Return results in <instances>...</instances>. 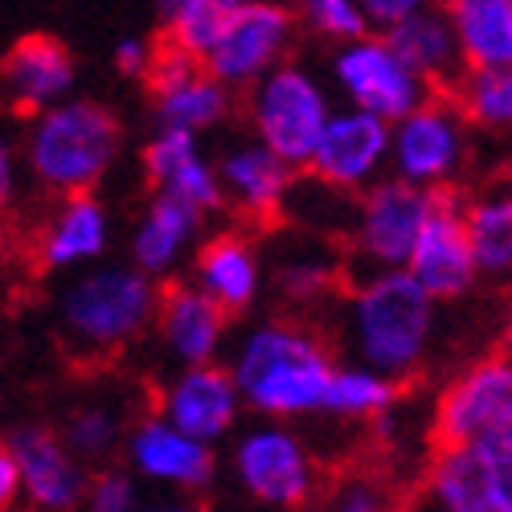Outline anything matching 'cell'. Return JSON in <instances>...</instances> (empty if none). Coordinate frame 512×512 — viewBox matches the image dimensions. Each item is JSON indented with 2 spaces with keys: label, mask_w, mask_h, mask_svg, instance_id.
I'll use <instances>...</instances> for the list:
<instances>
[{
  "label": "cell",
  "mask_w": 512,
  "mask_h": 512,
  "mask_svg": "<svg viewBox=\"0 0 512 512\" xmlns=\"http://www.w3.org/2000/svg\"><path fill=\"white\" fill-rule=\"evenodd\" d=\"M332 95L340 99V107L373 115L381 123H398L410 111H418L422 103H431L435 91L386 46V37L365 33L349 46H336L328 54V78Z\"/></svg>",
  "instance_id": "7"
},
{
  "label": "cell",
  "mask_w": 512,
  "mask_h": 512,
  "mask_svg": "<svg viewBox=\"0 0 512 512\" xmlns=\"http://www.w3.org/2000/svg\"><path fill=\"white\" fill-rule=\"evenodd\" d=\"M267 283V263L263 250L254 246L246 234H218L197 246V263H193V287L205 295L209 304H218L226 316L250 312L259 304Z\"/></svg>",
  "instance_id": "21"
},
{
  "label": "cell",
  "mask_w": 512,
  "mask_h": 512,
  "mask_svg": "<svg viewBox=\"0 0 512 512\" xmlns=\"http://www.w3.org/2000/svg\"><path fill=\"white\" fill-rule=\"evenodd\" d=\"M435 209V193L410 189L394 177H381L373 189H365L353 205L349 226V250L361 263V275L369 271H406L410 250Z\"/></svg>",
  "instance_id": "10"
},
{
  "label": "cell",
  "mask_w": 512,
  "mask_h": 512,
  "mask_svg": "<svg viewBox=\"0 0 512 512\" xmlns=\"http://www.w3.org/2000/svg\"><path fill=\"white\" fill-rule=\"evenodd\" d=\"M140 508H144V488L132 480L123 463L95 467L78 504V512H140Z\"/></svg>",
  "instance_id": "35"
},
{
  "label": "cell",
  "mask_w": 512,
  "mask_h": 512,
  "mask_svg": "<svg viewBox=\"0 0 512 512\" xmlns=\"http://www.w3.org/2000/svg\"><path fill=\"white\" fill-rule=\"evenodd\" d=\"M140 512H209V508L197 500H156V504H144Z\"/></svg>",
  "instance_id": "41"
},
{
  "label": "cell",
  "mask_w": 512,
  "mask_h": 512,
  "mask_svg": "<svg viewBox=\"0 0 512 512\" xmlns=\"http://www.w3.org/2000/svg\"><path fill=\"white\" fill-rule=\"evenodd\" d=\"M17 508H21V480H17L13 455L0 443V512H17Z\"/></svg>",
  "instance_id": "40"
},
{
  "label": "cell",
  "mask_w": 512,
  "mask_h": 512,
  "mask_svg": "<svg viewBox=\"0 0 512 512\" xmlns=\"http://www.w3.org/2000/svg\"><path fill=\"white\" fill-rule=\"evenodd\" d=\"M156 418L177 426L181 435L205 443L218 451V443L234 439L242 426V398L226 365H197V369H177L156 394Z\"/></svg>",
  "instance_id": "16"
},
{
  "label": "cell",
  "mask_w": 512,
  "mask_h": 512,
  "mask_svg": "<svg viewBox=\"0 0 512 512\" xmlns=\"http://www.w3.org/2000/svg\"><path fill=\"white\" fill-rule=\"evenodd\" d=\"M455 111L467 127L484 132H508L512 123V74L508 70H463L455 82Z\"/></svg>",
  "instance_id": "33"
},
{
  "label": "cell",
  "mask_w": 512,
  "mask_h": 512,
  "mask_svg": "<svg viewBox=\"0 0 512 512\" xmlns=\"http://www.w3.org/2000/svg\"><path fill=\"white\" fill-rule=\"evenodd\" d=\"M160 287L132 263H99L66 279L54 304L58 332L78 357H111L132 349L152 328Z\"/></svg>",
  "instance_id": "4"
},
{
  "label": "cell",
  "mask_w": 512,
  "mask_h": 512,
  "mask_svg": "<svg viewBox=\"0 0 512 512\" xmlns=\"http://www.w3.org/2000/svg\"><path fill=\"white\" fill-rule=\"evenodd\" d=\"M295 13L287 5H271V0H234V13L201 62V70L234 91H250L263 74H271L279 62H287L291 46H295Z\"/></svg>",
  "instance_id": "9"
},
{
  "label": "cell",
  "mask_w": 512,
  "mask_h": 512,
  "mask_svg": "<svg viewBox=\"0 0 512 512\" xmlns=\"http://www.w3.org/2000/svg\"><path fill=\"white\" fill-rule=\"evenodd\" d=\"M213 173H218L222 201H230L246 218H259V222L283 213V201L295 185L291 168L254 140H230L213 156Z\"/></svg>",
  "instance_id": "23"
},
{
  "label": "cell",
  "mask_w": 512,
  "mask_h": 512,
  "mask_svg": "<svg viewBox=\"0 0 512 512\" xmlns=\"http://www.w3.org/2000/svg\"><path fill=\"white\" fill-rule=\"evenodd\" d=\"M435 431L443 447L512 435V361L504 353L467 365L443 390L435 410Z\"/></svg>",
  "instance_id": "13"
},
{
  "label": "cell",
  "mask_w": 512,
  "mask_h": 512,
  "mask_svg": "<svg viewBox=\"0 0 512 512\" xmlns=\"http://www.w3.org/2000/svg\"><path fill=\"white\" fill-rule=\"evenodd\" d=\"M463 70L512 66V5L508 0H451L443 5Z\"/></svg>",
  "instance_id": "26"
},
{
  "label": "cell",
  "mask_w": 512,
  "mask_h": 512,
  "mask_svg": "<svg viewBox=\"0 0 512 512\" xmlns=\"http://www.w3.org/2000/svg\"><path fill=\"white\" fill-rule=\"evenodd\" d=\"M398 406V386L361 365H336L320 414L336 422H377Z\"/></svg>",
  "instance_id": "31"
},
{
  "label": "cell",
  "mask_w": 512,
  "mask_h": 512,
  "mask_svg": "<svg viewBox=\"0 0 512 512\" xmlns=\"http://www.w3.org/2000/svg\"><path fill=\"white\" fill-rule=\"evenodd\" d=\"M123 467L132 472V480L144 488H164L177 496H201L218 480V451L181 435L177 426H168L156 414H144L127 426L123 435Z\"/></svg>",
  "instance_id": "12"
},
{
  "label": "cell",
  "mask_w": 512,
  "mask_h": 512,
  "mask_svg": "<svg viewBox=\"0 0 512 512\" xmlns=\"http://www.w3.org/2000/svg\"><path fill=\"white\" fill-rule=\"evenodd\" d=\"M472 152V127L447 99H431L390 127V177L422 189L447 193Z\"/></svg>",
  "instance_id": "8"
},
{
  "label": "cell",
  "mask_w": 512,
  "mask_h": 512,
  "mask_svg": "<svg viewBox=\"0 0 512 512\" xmlns=\"http://www.w3.org/2000/svg\"><path fill=\"white\" fill-rule=\"evenodd\" d=\"M230 13H234V0H168V5L156 9L160 29H164V46L193 58L197 66L218 46Z\"/></svg>",
  "instance_id": "30"
},
{
  "label": "cell",
  "mask_w": 512,
  "mask_h": 512,
  "mask_svg": "<svg viewBox=\"0 0 512 512\" xmlns=\"http://www.w3.org/2000/svg\"><path fill=\"white\" fill-rule=\"evenodd\" d=\"M332 111H336V99L328 91V82L308 62H295V58L279 62L246 91L250 140L263 144L275 160H283L291 173L308 168Z\"/></svg>",
  "instance_id": "5"
},
{
  "label": "cell",
  "mask_w": 512,
  "mask_h": 512,
  "mask_svg": "<svg viewBox=\"0 0 512 512\" xmlns=\"http://www.w3.org/2000/svg\"><path fill=\"white\" fill-rule=\"evenodd\" d=\"M21 189V152L17 140L0 127V209H5Z\"/></svg>",
  "instance_id": "39"
},
{
  "label": "cell",
  "mask_w": 512,
  "mask_h": 512,
  "mask_svg": "<svg viewBox=\"0 0 512 512\" xmlns=\"http://www.w3.org/2000/svg\"><path fill=\"white\" fill-rule=\"evenodd\" d=\"M386 37V46L426 82V87H451V82L463 74V58L455 46V33L447 25V13L439 5H418L402 25H394Z\"/></svg>",
  "instance_id": "25"
},
{
  "label": "cell",
  "mask_w": 512,
  "mask_h": 512,
  "mask_svg": "<svg viewBox=\"0 0 512 512\" xmlns=\"http://www.w3.org/2000/svg\"><path fill=\"white\" fill-rule=\"evenodd\" d=\"M78 91V58L50 33H25L0 58V103L33 119Z\"/></svg>",
  "instance_id": "18"
},
{
  "label": "cell",
  "mask_w": 512,
  "mask_h": 512,
  "mask_svg": "<svg viewBox=\"0 0 512 512\" xmlns=\"http://www.w3.org/2000/svg\"><path fill=\"white\" fill-rule=\"evenodd\" d=\"M152 332L160 353L177 369L218 365L230 336V316L218 304H209L193 283H168L156 295Z\"/></svg>",
  "instance_id": "19"
},
{
  "label": "cell",
  "mask_w": 512,
  "mask_h": 512,
  "mask_svg": "<svg viewBox=\"0 0 512 512\" xmlns=\"http://www.w3.org/2000/svg\"><path fill=\"white\" fill-rule=\"evenodd\" d=\"M406 275L418 283V291L431 304H455L476 287L480 275L463 234V201L451 189L435 193V209L406 259Z\"/></svg>",
  "instance_id": "17"
},
{
  "label": "cell",
  "mask_w": 512,
  "mask_h": 512,
  "mask_svg": "<svg viewBox=\"0 0 512 512\" xmlns=\"http://www.w3.org/2000/svg\"><path fill=\"white\" fill-rule=\"evenodd\" d=\"M463 234H467V246H472L476 275L508 279V271H512V197L504 185L463 205Z\"/></svg>",
  "instance_id": "29"
},
{
  "label": "cell",
  "mask_w": 512,
  "mask_h": 512,
  "mask_svg": "<svg viewBox=\"0 0 512 512\" xmlns=\"http://www.w3.org/2000/svg\"><path fill=\"white\" fill-rule=\"evenodd\" d=\"M234 111V95L218 87L201 66L177 78L173 87L152 91V123L156 132H185V136H205L213 127H222L226 115Z\"/></svg>",
  "instance_id": "27"
},
{
  "label": "cell",
  "mask_w": 512,
  "mask_h": 512,
  "mask_svg": "<svg viewBox=\"0 0 512 512\" xmlns=\"http://www.w3.org/2000/svg\"><path fill=\"white\" fill-rule=\"evenodd\" d=\"M127 406L115 402V398H87L78 402L66 418H62V447L87 467V472H95V467H107L119 451H123V435H127Z\"/></svg>",
  "instance_id": "28"
},
{
  "label": "cell",
  "mask_w": 512,
  "mask_h": 512,
  "mask_svg": "<svg viewBox=\"0 0 512 512\" xmlns=\"http://www.w3.org/2000/svg\"><path fill=\"white\" fill-rule=\"evenodd\" d=\"M140 164H144L152 193H168V197L185 201L201 218H209V213H218L226 205L222 189H218V173H213V156L205 152V144L197 136L152 132L140 152Z\"/></svg>",
  "instance_id": "20"
},
{
  "label": "cell",
  "mask_w": 512,
  "mask_h": 512,
  "mask_svg": "<svg viewBox=\"0 0 512 512\" xmlns=\"http://www.w3.org/2000/svg\"><path fill=\"white\" fill-rule=\"evenodd\" d=\"M5 451L13 455L21 504L29 512H78L87 492V467H82L46 422H17L5 435Z\"/></svg>",
  "instance_id": "15"
},
{
  "label": "cell",
  "mask_w": 512,
  "mask_h": 512,
  "mask_svg": "<svg viewBox=\"0 0 512 512\" xmlns=\"http://www.w3.org/2000/svg\"><path fill=\"white\" fill-rule=\"evenodd\" d=\"M152 58H156V41H148L144 33H123L111 50V62L123 78H144Z\"/></svg>",
  "instance_id": "37"
},
{
  "label": "cell",
  "mask_w": 512,
  "mask_h": 512,
  "mask_svg": "<svg viewBox=\"0 0 512 512\" xmlns=\"http://www.w3.org/2000/svg\"><path fill=\"white\" fill-rule=\"evenodd\" d=\"M422 5V0H365L361 5V17H365V25H369V33H390L394 25H402L414 9Z\"/></svg>",
  "instance_id": "38"
},
{
  "label": "cell",
  "mask_w": 512,
  "mask_h": 512,
  "mask_svg": "<svg viewBox=\"0 0 512 512\" xmlns=\"http://www.w3.org/2000/svg\"><path fill=\"white\" fill-rule=\"evenodd\" d=\"M422 496L426 512H512V435L443 447Z\"/></svg>",
  "instance_id": "11"
},
{
  "label": "cell",
  "mask_w": 512,
  "mask_h": 512,
  "mask_svg": "<svg viewBox=\"0 0 512 512\" xmlns=\"http://www.w3.org/2000/svg\"><path fill=\"white\" fill-rule=\"evenodd\" d=\"M230 476L246 500L271 512H300L320 488L308 439L287 422H250L234 431Z\"/></svg>",
  "instance_id": "6"
},
{
  "label": "cell",
  "mask_w": 512,
  "mask_h": 512,
  "mask_svg": "<svg viewBox=\"0 0 512 512\" xmlns=\"http://www.w3.org/2000/svg\"><path fill=\"white\" fill-rule=\"evenodd\" d=\"M21 168L58 201L91 197L123 156V123L99 99H66L25 123Z\"/></svg>",
  "instance_id": "3"
},
{
  "label": "cell",
  "mask_w": 512,
  "mask_h": 512,
  "mask_svg": "<svg viewBox=\"0 0 512 512\" xmlns=\"http://www.w3.org/2000/svg\"><path fill=\"white\" fill-rule=\"evenodd\" d=\"M332 353L304 324L263 320L250 324L230 353V381L242 398V410L259 414L263 422L312 418L324 406L332 381Z\"/></svg>",
  "instance_id": "1"
},
{
  "label": "cell",
  "mask_w": 512,
  "mask_h": 512,
  "mask_svg": "<svg viewBox=\"0 0 512 512\" xmlns=\"http://www.w3.org/2000/svg\"><path fill=\"white\" fill-rule=\"evenodd\" d=\"M308 173L324 189L361 197L390 173V123L349 111V107H336L308 160Z\"/></svg>",
  "instance_id": "14"
},
{
  "label": "cell",
  "mask_w": 512,
  "mask_h": 512,
  "mask_svg": "<svg viewBox=\"0 0 512 512\" xmlns=\"http://www.w3.org/2000/svg\"><path fill=\"white\" fill-rule=\"evenodd\" d=\"M291 13H295V25H300V29L316 33L320 41H332V50L349 46V41L369 33L357 0H308V5L291 9Z\"/></svg>",
  "instance_id": "34"
},
{
  "label": "cell",
  "mask_w": 512,
  "mask_h": 512,
  "mask_svg": "<svg viewBox=\"0 0 512 512\" xmlns=\"http://www.w3.org/2000/svg\"><path fill=\"white\" fill-rule=\"evenodd\" d=\"M201 230H205V218L197 209H189L185 201L168 193H152V201L144 205L140 222L132 230V267L152 283L168 279L189 259Z\"/></svg>",
  "instance_id": "24"
},
{
  "label": "cell",
  "mask_w": 512,
  "mask_h": 512,
  "mask_svg": "<svg viewBox=\"0 0 512 512\" xmlns=\"http://www.w3.org/2000/svg\"><path fill=\"white\" fill-rule=\"evenodd\" d=\"M316 512H390V496L373 480H345L328 500L316 504Z\"/></svg>",
  "instance_id": "36"
},
{
  "label": "cell",
  "mask_w": 512,
  "mask_h": 512,
  "mask_svg": "<svg viewBox=\"0 0 512 512\" xmlns=\"http://www.w3.org/2000/svg\"><path fill=\"white\" fill-rule=\"evenodd\" d=\"M340 336L353 365L402 386L422 373L439 336V304L406 271H369L353 279L340 312Z\"/></svg>",
  "instance_id": "2"
},
{
  "label": "cell",
  "mask_w": 512,
  "mask_h": 512,
  "mask_svg": "<svg viewBox=\"0 0 512 512\" xmlns=\"http://www.w3.org/2000/svg\"><path fill=\"white\" fill-rule=\"evenodd\" d=\"M111 250V209L91 197H62L37 238V259L46 271L78 275L107 263Z\"/></svg>",
  "instance_id": "22"
},
{
  "label": "cell",
  "mask_w": 512,
  "mask_h": 512,
  "mask_svg": "<svg viewBox=\"0 0 512 512\" xmlns=\"http://www.w3.org/2000/svg\"><path fill=\"white\" fill-rule=\"evenodd\" d=\"M336 279H340V259L324 242H304L275 263V287L283 291V300L304 304V308L324 304L336 291Z\"/></svg>",
  "instance_id": "32"
}]
</instances>
